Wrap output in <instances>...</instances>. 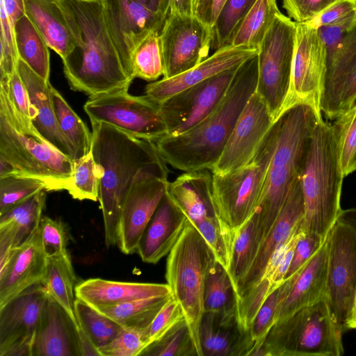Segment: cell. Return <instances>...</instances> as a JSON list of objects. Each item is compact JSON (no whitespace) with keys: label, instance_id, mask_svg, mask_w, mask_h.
Listing matches in <instances>:
<instances>
[{"label":"cell","instance_id":"obj_1","mask_svg":"<svg viewBox=\"0 0 356 356\" xmlns=\"http://www.w3.org/2000/svg\"><path fill=\"white\" fill-rule=\"evenodd\" d=\"M75 45L63 59L70 88L89 97L128 89L125 72L109 35L100 0H58Z\"/></svg>","mask_w":356,"mask_h":356},{"label":"cell","instance_id":"obj_2","mask_svg":"<svg viewBox=\"0 0 356 356\" xmlns=\"http://www.w3.org/2000/svg\"><path fill=\"white\" fill-rule=\"evenodd\" d=\"M91 152L100 180L98 200L102 211L105 244L118 245V227L125 197L143 171L167 168L156 143L104 122H91Z\"/></svg>","mask_w":356,"mask_h":356},{"label":"cell","instance_id":"obj_3","mask_svg":"<svg viewBox=\"0 0 356 356\" xmlns=\"http://www.w3.org/2000/svg\"><path fill=\"white\" fill-rule=\"evenodd\" d=\"M257 54L241 63L215 109L190 129L155 141L164 161L183 172L209 169L216 164L247 102L255 92Z\"/></svg>","mask_w":356,"mask_h":356},{"label":"cell","instance_id":"obj_4","mask_svg":"<svg viewBox=\"0 0 356 356\" xmlns=\"http://www.w3.org/2000/svg\"><path fill=\"white\" fill-rule=\"evenodd\" d=\"M321 117L322 113L311 106L298 103L286 109L276 120V143L254 214L262 242L273 226L292 186L301 177L311 136Z\"/></svg>","mask_w":356,"mask_h":356},{"label":"cell","instance_id":"obj_5","mask_svg":"<svg viewBox=\"0 0 356 356\" xmlns=\"http://www.w3.org/2000/svg\"><path fill=\"white\" fill-rule=\"evenodd\" d=\"M343 175L332 123L319 118L313 130L301 175L304 230L326 238L341 210Z\"/></svg>","mask_w":356,"mask_h":356},{"label":"cell","instance_id":"obj_6","mask_svg":"<svg viewBox=\"0 0 356 356\" xmlns=\"http://www.w3.org/2000/svg\"><path fill=\"white\" fill-rule=\"evenodd\" d=\"M0 158L14 170L12 175L44 181L47 192L67 190L74 161L40 134L28 132L14 115L5 89L0 87Z\"/></svg>","mask_w":356,"mask_h":356},{"label":"cell","instance_id":"obj_7","mask_svg":"<svg viewBox=\"0 0 356 356\" xmlns=\"http://www.w3.org/2000/svg\"><path fill=\"white\" fill-rule=\"evenodd\" d=\"M216 261L204 238L187 220L181 236L168 254L165 280L183 310L197 356H203L199 332L204 313L205 282Z\"/></svg>","mask_w":356,"mask_h":356},{"label":"cell","instance_id":"obj_8","mask_svg":"<svg viewBox=\"0 0 356 356\" xmlns=\"http://www.w3.org/2000/svg\"><path fill=\"white\" fill-rule=\"evenodd\" d=\"M343 331L325 298L275 323L258 356H341Z\"/></svg>","mask_w":356,"mask_h":356},{"label":"cell","instance_id":"obj_9","mask_svg":"<svg viewBox=\"0 0 356 356\" xmlns=\"http://www.w3.org/2000/svg\"><path fill=\"white\" fill-rule=\"evenodd\" d=\"M277 136L275 120L250 162L225 175L212 173L214 215L225 237H234L255 213Z\"/></svg>","mask_w":356,"mask_h":356},{"label":"cell","instance_id":"obj_10","mask_svg":"<svg viewBox=\"0 0 356 356\" xmlns=\"http://www.w3.org/2000/svg\"><path fill=\"white\" fill-rule=\"evenodd\" d=\"M296 31V22L280 12L258 49L256 92L274 121L284 112L290 92Z\"/></svg>","mask_w":356,"mask_h":356},{"label":"cell","instance_id":"obj_11","mask_svg":"<svg viewBox=\"0 0 356 356\" xmlns=\"http://www.w3.org/2000/svg\"><path fill=\"white\" fill-rule=\"evenodd\" d=\"M128 89L89 97L83 109L90 122H104L134 136L153 141L167 134L159 104Z\"/></svg>","mask_w":356,"mask_h":356},{"label":"cell","instance_id":"obj_12","mask_svg":"<svg viewBox=\"0 0 356 356\" xmlns=\"http://www.w3.org/2000/svg\"><path fill=\"white\" fill-rule=\"evenodd\" d=\"M326 300L343 330L356 294V230L336 221L327 237Z\"/></svg>","mask_w":356,"mask_h":356},{"label":"cell","instance_id":"obj_13","mask_svg":"<svg viewBox=\"0 0 356 356\" xmlns=\"http://www.w3.org/2000/svg\"><path fill=\"white\" fill-rule=\"evenodd\" d=\"M296 23L291 88L284 111L296 104L303 103L322 113L321 102L327 70L326 47L318 29L305 22Z\"/></svg>","mask_w":356,"mask_h":356},{"label":"cell","instance_id":"obj_14","mask_svg":"<svg viewBox=\"0 0 356 356\" xmlns=\"http://www.w3.org/2000/svg\"><path fill=\"white\" fill-rule=\"evenodd\" d=\"M168 168L141 172L136 178L121 209L118 245L125 254L136 252L143 234L167 193Z\"/></svg>","mask_w":356,"mask_h":356},{"label":"cell","instance_id":"obj_15","mask_svg":"<svg viewBox=\"0 0 356 356\" xmlns=\"http://www.w3.org/2000/svg\"><path fill=\"white\" fill-rule=\"evenodd\" d=\"M238 66L222 71L160 103L166 135L186 131L210 114L225 95Z\"/></svg>","mask_w":356,"mask_h":356},{"label":"cell","instance_id":"obj_16","mask_svg":"<svg viewBox=\"0 0 356 356\" xmlns=\"http://www.w3.org/2000/svg\"><path fill=\"white\" fill-rule=\"evenodd\" d=\"M164 74L170 78L196 66L211 49L212 29L193 15L170 13L160 33Z\"/></svg>","mask_w":356,"mask_h":356},{"label":"cell","instance_id":"obj_17","mask_svg":"<svg viewBox=\"0 0 356 356\" xmlns=\"http://www.w3.org/2000/svg\"><path fill=\"white\" fill-rule=\"evenodd\" d=\"M111 40L124 70L134 81L131 59L141 42L161 32L168 17L155 13L135 0H100Z\"/></svg>","mask_w":356,"mask_h":356},{"label":"cell","instance_id":"obj_18","mask_svg":"<svg viewBox=\"0 0 356 356\" xmlns=\"http://www.w3.org/2000/svg\"><path fill=\"white\" fill-rule=\"evenodd\" d=\"M48 297L43 285L38 284L0 309V356H32Z\"/></svg>","mask_w":356,"mask_h":356},{"label":"cell","instance_id":"obj_19","mask_svg":"<svg viewBox=\"0 0 356 356\" xmlns=\"http://www.w3.org/2000/svg\"><path fill=\"white\" fill-rule=\"evenodd\" d=\"M274 122L266 102L255 90L240 113L212 173L225 175L250 162Z\"/></svg>","mask_w":356,"mask_h":356},{"label":"cell","instance_id":"obj_20","mask_svg":"<svg viewBox=\"0 0 356 356\" xmlns=\"http://www.w3.org/2000/svg\"><path fill=\"white\" fill-rule=\"evenodd\" d=\"M305 215L301 177L292 186L270 231L261 244L254 261L235 294V304L259 282L266 264L275 250L284 243Z\"/></svg>","mask_w":356,"mask_h":356},{"label":"cell","instance_id":"obj_21","mask_svg":"<svg viewBox=\"0 0 356 356\" xmlns=\"http://www.w3.org/2000/svg\"><path fill=\"white\" fill-rule=\"evenodd\" d=\"M257 49L245 47H224L181 74L150 82L145 87V95L156 103L160 104L184 89L222 71L240 65L257 54Z\"/></svg>","mask_w":356,"mask_h":356},{"label":"cell","instance_id":"obj_22","mask_svg":"<svg viewBox=\"0 0 356 356\" xmlns=\"http://www.w3.org/2000/svg\"><path fill=\"white\" fill-rule=\"evenodd\" d=\"M47 259L38 226L16 248L8 266L0 273V309L24 290L42 283Z\"/></svg>","mask_w":356,"mask_h":356},{"label":"cell","instance_id":"obj_23","mask_svg":"<svg viewBox=\"0 0 356 356\" xmlns=\"http://www.w3.org/2000/svg\"><path fill=\"white\" fill-rule=\"evenodd\" d=\"M187 217L166 193L147 224L136 253L145 263L155 264L168 255L181 236Z\"/></svg>","mask_w":356,"mask_h":356},{"label":"cell","instance_id":"obj_24","mask_svg":"<svg viewBox=\"0 0 356 356\" xmlns=\"http://www.w3.org/2000/svg\"><path fill=\"white\" fill-rule=\"evenodd\" d=\"M17 69L29 94L33 127L47 142L74 161V149L57 122L50 81L41 78L21 59Z\"/></svg>","mask_w":356,"mask_h":356},{"label":"cell","instance_id":"obj_25","mask_svg":"<svg viewBox=\"0 0 356 356\" xmlns=\"http://www.w3.org/2000/svg\"><path fill=\"white\" fill-rule=\"evenodd\" d=\"M172 295L167 284L127 282L90 278L76 284V298L95 309L156 296Z\"/></svg>","mask_w":356,"mask_h":356},{"label":"cell","instance_id":"obj_26","mask_svg":"<svg viewBox=\"0 0 356 356\" xmlns=\"http://www.w3.org/2000/svg\"><path fill=\"white\" fill-rule=\"evenodd\" d=\"M327 259L325 239L319 250L300 270L289 293L279 305L275 323L302 307L326 298Z\"/></svg>","mask_w":356,"mask_h":356},{"label":"cell","instance_id":"obj_27","mask_svg":"<svg viewBox=\"0 0 356 356\" xmlns=\"http://www.w3.org/2000/svg\"><path fill=\"white\" fill-rule=\"evenodd\" d=\"M79 355L74 325L64 309L48 297L36 333L32 356Z\"/></svg>","mask_w":356,"mask_h":356},{"label":"cell","instance_id":"obj_28","mask_svg":"<svg viewBox=\"0 0 356 356\" xmlns=\"http://www.w3.org/2000/svg\"><path fill=\"white\" fill-rule=\"evenodd\" d=\"M199 333L203 356H245L251 352L249 332L238 328L236 316L204 312Z\"/></svg>","mask_w":356,"mask_h":356},{"label":"cell","instance_id":"obj_29","mask_svg":"<svg viewBox=\"0 0 356 356\" xmlns=\"http://www.w3.org/2000/svg\"><path fill=\"white\" fill-rule=\"evenodd\" d=\"M25 15L50 49L63 60L75 45L74 35L58 0H24Z\"/></svg>","mask_w":356,"mask_h":356},{"label":"cell","instance_id":"obj_30","mask_svg":"<svg viewBox=\"0 0 356 356\" xmlns=\"http://www.w3.org/2000/svg\"><path fill=\"white\" fill-rule=\"evenodd\" d=\"M356 67V23L344 35L334 53L327 58L321 111L329 119L341 88Z\"/></svg>","mask_w":356,"mask_h":356},{"label":"cell","instance_id":"obj_31","mask_svg":"<svg viewBox=\"0 0 356 356\" xmlns=\"http://www.w3.org/2000/svg\"><path fill=\"white\" fill-rule=\"evenodd\" d=\"M76 282L68 252L48 257L46 275L42 284L48 296L67 314L74 326L78 325L74 312Z\"/></svg>","mask_w":356,"mask_h":356},{"label":"cell","instance_id":"obj_32","mask_svg":"<svg viewBox=\"0 0 356 356\" xmlns=\"http://www.w3.org/2000/svg\"><path fill=\"white\" fill-rule=\"evenodd\" d=\"M14 35L19 59L41 78L49 81V47L26 15L15 22Z\"/></svg>","mask_w":356,"mask_h":356},{"label":"cell","instance_id":"obj_33","mask_svg":"<svg viewBox=\"0 0 356 356\" xmlns=\"http://www.w3.org/2000/svg\"><path fill=\"white\" fill-rule=\"evenodd\" d=\"M262 243L254 215L238 230L230 257L227 274L231 280L234 296L247 275Z\"/></svg>","mask_w":356,"mask_h":356},{"label":"cell","instance_id":"obj_34","mask_svg":"<svg viewBox=\"0 0 356 356\" xmlns=\"http://www.w3.org/2000/svg\"><path fill=\"white\" fill-rule=\"evenodd\" d=\"M280 13L276 0H257L235 31L229 45L258 49Z\"/></svg>","mask_w":356,"mask_h":356},{"label":"cell","instance_id":"obj_35","mask_svg":"<svg viewBox=\"0 0 356 356\" xmlns=\"http://www.w3.org/2000/svg\"><path fill=\"white\" fill-rule=\"evenodd\" d=\"M172 296L140 299L97 310L124 329L146 332L154 317Z\"/></svg>","mask_w":356,"mask_h":356},{"label":"cell","instance_id":"obj_36","mask_svg":"<svg viewBox=\"0 0 356 356\" xmlns=\"http://www.w3.org/2000/svg\"><path fill=\"white\" fill-rule=\"evenodd\" d=\"M51 92L59 128L74 148L76 161L91 152L92 131L52 86Z\"/></svg>","mask_w":356,"mask_h":356},{"label":"cell","instance_id":"obj_37","mask_svg":"<svg viewBox=\"0 0 356 356\" xmlns=\"http://www.w3.org/2000/svg\"><path fill=\"white\" fill-rule=\"evenodd\" d=\"M204 307V312L236 316L235 296L231 280L227 270L217 261L207 276Z\"/></svg>","mask_w":356,"mask_h":356},{"label":"cell","instance_id":"obj_38","mask_svg":"<svg viewBox=\"0 0 356 356\" xmlns=\"http://www.w3.org/2000/svg\"><path fill=\"white\" fill-rule=\"evenodd\" d=\"M47 191L44 190L0 216V227L14 230L20 243L39 226L45 207Z\"/></svg>","mask_w":356,"mask_h":356},{"label":"cell","instance_id":"obj_39","mask_svg":"<svg viewBox=\"0 0 356 356\" xmlns=\"http://www.w3.org/2000/svg\"><path fill=\"white\" fill-rule=\"evenodd\" d=\"M300 270L285 280L276 288L261 307L249 330L252 344L250 355L258 356L268 333L275 323L278 306L289 293Z\"/></svg>","mask_w":356,"mask_h":356},{"label":"cell","instance_id":"obj_40","mask_svg":"<svg viewBox=\"0 0 356 356\" xmlns=\"http://www.w3.org/2000/svg\"><path fill=\"white\" fill-rule=\"evenodd\" d=\"M74 312L78 323L97 348L108 343L123 330L113 320L77 298Z\"/></svg>","mask_w":356,"mask_h":356},{"label":"cell","instance_id":"obj_41","mask_svg":"<svg viewBox=\"0 0 356 356\" xmlns=\"http://www.w3.org/2000/svg\"><path fill=\"white\" fill-rule=\"evenodd\" d=\"M160 33H150L135 50L131 59L134 78L152 82L163 76L164 63Z\"/></svg>","mask_w":356,"mask_h":356},{"label":"cell","instance_id":"obj_42","mask_svg":"<svg viewBox=\"0 0 356 356\" xmlns=\"http://www.w3.org/2000/svg\"><path fill=\"white\" fill-rule=\"evenodd\" d=\"M257 0H225L212 29L211 49L229 45L231 39Z\"/></svg>","mask_w":356,"mask_h":356},{"label":"cell","instance_id":"obj_43","mask_svg":"<svg viewBox=\"0 0 356 356\" xmlns=\"http://www.w3.org/2000/svg\"><path fill=\"white\" fill-rule=\"evenodd\" d=\"M344 177L356 171V104L332 123Z\"/></svg>","mask_w":356,"mask_h":356},{"label":"cell","instance_id":"obj_44","mask_svg":"<svg viewBox=\"0 0 356 356\" xmlns=\"http://www.w3.org/2000/svg\"><path fill=\"white\" fill-rule=\"evenodd\" d=\"M47 189L46 183L35 177L9 175L0 178V216Z\"/></svg>","mask_w":356,"mask_h":356},{"label":"cell","instance_id":"obj_45","mask_svg":"<svg viewBox=\"0 0 356 356\" xmlns=\"http://www.w3.org/2000/svg\"><path fill=\"white\" fill-rule=\"evenodd\" d=\"M99 180V169L90 152L74 161L72 179L67 191L74 199L97 201Z\"/></svg>","mask_w":356,"mask_h":356},{"label":"cell","instance_id":"obj_46","mask_svg":"<svg viewBox=\"0 0 356 356\" xmlns=\"http://www.w3.org/2000/svg\"><path fill=\"white\" fill-rule=\"evenodd\" d=\"M0 86L6 92L14 115L29 133L40 134L32 124V108L28 90L17 70L9 77H0Z\"/></svg>","mask_w":356,"mask_h":356},{"label":"cell","instance_id":"obj_47","mask_svg":"<svg viewBox=\"0 0 356 356\" xmlns=\"http://www.w3.org/2000/svg\"><path fill=\"white\" fill-rule=\"evenodd\" d=\"M141 355L197 356L186 320L178 323L161 339L149 346Z\"/></svg>","mask_w":356,"mask_h":356},{"label":"cell","instance_id":"obj_48","mask_svg":"<svg viewBox=\"0 0 356 356\" xmlns=\"http://www.w3.org/2000/svg\"><path fill=\"white\" fill-rule=\"evenodd\" d=\"M184 320L185 317L183 310L178 301L172 296L158 312L145 332L147 346L161 339Z\"/></svg>","mask_w":356,"mask_h":356},{"label":"cell","instance_id":"obj_49","mask_svg":"<svg viewBox=\"0 0 356 356\" xmlns=\"http://www.w3.org/2000/svg\"><path fill=\"white\" fill-rule=\"evenodd\" d=\"M145 332L124 329L108 343L98 348L100 356H137L147 348Z\"/></svg>","mask_w":356,"mask_h":356},{"label":"cell","instance_id":"obj_50","mask_svg":"<svg viewBox=\"0 0 356 356\" xmlns=\"http://www.w3.org/2000/svg\"><path fill=\"white\" fill-rule=\"evenodd\" d=\"M0 23V77L9 78L17 70L19 58L15 46L14 25L1 8Z\"/></svg>","mask_w":356,"mask_h":356},{"label":"cell","instance_id":"obj_51","mask_svg":"<svg viewBox=\"0 0 356 356\" xmlns=\"http://www.w3.org/2000/svg\"><path fill=\"white\" fill-rule=\"evenodd\" d=\"M39 234L42 248L47 257L67 252V236L61 222L49 217H42Z\"/></svg>","mask_w":356,"mask_h":356},{"label":"cell","instance_id":"obj_52","mask_svg":"<svg viewBox=\"0 0 356 356\" xmlns=\"http://www.w3.org/2000/svg\"><path fill=\"white\" fill-rule=\"evenodd\" d=\"M325 239L318 234L305 231L296 244L284 280L303 268L319 250Z\"/></svg>","mask_w":356,"mask_h":356},{"label":"cell","instance_id":"obj_53","mask_svg":"<svg viewBox=\"0 0 356 356\" xmlns=\"http://www.w3.org/2000/svg\"><path fill=\"white\" fill-rule=\"evenodd\" d=\"M338 0H282L288 17L297 23L306 22Z\"/></svg>","mask_w":356,"mask_h":356},{"label":"cell","instance_id":"obj_54","mask_svg":"<svg viewBox=\"0 0 356 356\" xmlns=\"http://www.w3.org/2000/svg\"><path fill=\"white\" fill-rule=\"evenodd\" d=\"M355 10L356 0H338L305 23L318 29L343 20Z\"/></svg>","mask_w":356,"mask_h":356},{"label":"cell","instance_id":"obj_55","mask_svg":"<svg viewBox=\"0 0 356 356\" xmlns=\"http://www.w3.org/2000/svg\"><path fill=\"white\" fill-rule=\"evenodd\" d=\"M356 23V10L343 20L318 29L321 38L327 49V58L331 56L344 35Z\"/></svg>","mask_w":356,"mask_h":356},{"label":"cell","instance_id":"obj_56","mask_svg":"<svg viewBox=\"0 0 356 356\" xmlns=\"http://www.w3.org/2000/svg\"><path fill=\"white\" fill-rule=\"evenodd\" d=\"M356 104V67L344 81L332 108L329 120H334Z\"/></svg>","mask_w":356,"mask_h":356},{"label":"cell","instance_id":"obj_57","mask_svg":"<svg viewBox=\"0 0 356 356\" xmlns=\"http://www.w3.org/2000/svg\"><path fill=\"white\" fill-rule=\"evenodd\" d=\"M225 0H193V15L213 29Z\"/></svg>","mask_w":356,"mask_h":356},{"label":"cell","instance_id":"obj_58","mask_svg":"<svg viewBox=\"0 0 356 356\" xmlns=\"http://www.w3.org/2000/svg\"><path fill=\"white\" fill-rule=\"evenodd\" d=\"M75 327L76 346L79 355H98L100 353L83 327L78 323Z\"/></svg>","mask_w":356,"mask_h":356},{"label":"cell","instance_id":"obj_59","mask_svg":"<svg viewBox=\"0 0 356 356\" xmlns=\"http://www.w3.org/2000/svg\"><path fill=\"white\" fill-rule=\"evenodd\" d=\"M0 8L4 10L13 25L25 15L24 0H0Z\"/></svg>","mask_w":356,"mask_h":356},{"label":"cell","instance_id":"obj_60","mask_svg":"<svg viewBox=\"0 0 356 356\" xmlns=\"http://www.w3.org/2000/svg\"><path fill=\"white\" fill-rule=\"evenodd\" d=\"M149 10L168 17L170 11V0H135Z\"/></svg>","mask_w":356,"mask_h":356},{"label":"cell","instance_id":"obj_61","mask_svg":"<svg viewBox=\"0 0 356 356\" xmlns=\"http://www.w3.org/2000/svg\"><path fill=\"white\" fill-rule=\"evenodd\" d=\"M170 13L193 15V0H170Z\"/></svg>","mask_w":356,"mask_h":356},{"label":"cell","instance_id":"obj_62","mask_svg":"<svg viewBox=\"0 0 356 356\" xmlns=\"http://www.w3.org/2000/svg\"><path fill=\"white\" fill-rule=\"evenodd\" d=\"M337 221L350 225L356 230V208L341 209Z\"/></svg>","mask_w":356,"mask_h":356},{"label":"cell","instance_id":"obj_63","mask_svg":"<svg viewBox=\"0 0 356 356\" xmlns=\"http://www.w3.org/2000/svg\"><path fill=\"white\" fill-rule=\"evenodd\" d=\"M347 329L356 330V294L353 302L350 317L347 325Z\"/></svg>","mask_w":356,"mask_h":356}]
</instances>
